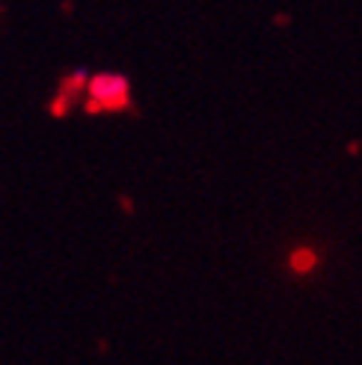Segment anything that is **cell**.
Wrapping results in <instances>:
<instances>
[{
    "mask_svg": "<svg viewBox=\"0 0 362 365\" xmlns=\"http://www.w3.org/2000/svg\"><path fill=\"white\" fill-rule=\"evenodd\" d=\"M86 98H89V110L95 113H113V110H125L131 101V86L122 75H95L86 86Z\"/></svg>",
    "mask_w": 362,
    "mask_h": 365,
    "instance_id": "6da1fadb",
    "label": "cell"
},
{
    "mask_svg": "<svg viewBox=\"0 0 362 365\" xmlns=\"http://www.w3.org/2000/svg\"><path fill=\"white\" fill-rule=\"evenodd\" d=\"M288 262H291V270H294V273H312L315 264H318V252L303 247V250H294Z\"/></svg>",
    "mask_w": 362,
    "mask_h": 365,
    "instance_id": "7a4b0ae2",
    "label": "cell"
}]
</instances>
